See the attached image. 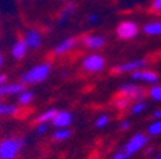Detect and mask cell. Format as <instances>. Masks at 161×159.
Here are the masks:
<instances>
[{
  "mask_svg": "<svg viewBox=\"0 0 161 159\" xmlns=\"http://www.w3.org/2000/svg\"><path fill=\"white\" fill-rule=\"evenodd\" d=\"M25 41L27 44L28 47L31 49H37L40 45H41V36H40V32H37L36 29H31L26 33Z\"/></svg>",
  "mask_w": 161,
  "mask_h": 159,
  "instance_id": "obj_12",
  "label": "cell"
},
{
  "mask_svg": "<svg viewBox=\"0 0 161 159\" xmlns=\"http://www.w3.org/2000/svg\"><path fill=\"white\" fill-rule=\"evenodd\" d=\"M5 82H7V76H5L4 74H2V73H0V85L5 84Z\"/></svg>",
  "mask_w": 161,
  "mask_h": 159,
  "instance_id": "obj_30",
  "label": "cell"
},
{
  "mask_svg": "<svg viewBox=\"0 0 161 159\" xmlns=\"http://www.w3.org/2000/svg\"><path fill=\"white\" fill-rule=\"evenodd\" d=\"M50 74V65L49 64H40L32 68L30 71L23 74L22 82L23 84H37L44 82Z\"/></svg>",
  "mask_w": 161,
  "mask_h": 159,
  "instance_id": "obj_1",
  "label": "cell"
},
{
  "mask_svg": "<svg viewBox=\"0 0 161 159\" xmlns=\"http://www.w3.org/2000/svg\"><path fill=\"white\" fill-rule=\"evenodd\" d=\"M119 93L122 94V95H124V97H127L128 99H136V101H138V102H141V99L143 98V90L141 89L139 87H137V85H134V84H124V85H122L120 87V89H119Z\"/></svg>",
  "mask_w": 161,
  "mask_h": 159,
  "instance_id": "obj_5",
  "label": "cell"
},
{
  "mask_svg": "<svg viewBox=\"0 0 161 159\" xmlns=\"http://www.w3.org/2000/svg\"><path fill=\"white\" fill-rule=\"evenodd\" d=\"M138 33V27L134 22H123L118 26V36L123 39H129L136 37Z\"/></svg>",
  "mask_w": 161,
  "mask_h": 159,
  "instance_id": "obj_6",
  "label": "cell"
},
{
  "mask_svg": "<svg viewBox=\"0 0 161 159\" xmlns=\"http://www.w3.org/2000/svg\"><path fill=\"white\" fill-rule=\"evenodd\" d=\"M108 122H109V116L108 115H101L96 120V126L97 127H104V126L108 125Z\"/></svg>",
  "mask_w": 161,
  "mask_h": 159,
  "instance_id": "obj_24",
  "label": "cell"
},
{
  "mask_svg": "<svg viewBox=\"0 0 161 159\" xmlns=\"http://www.w3.org/2000/svg\"><path fill=\"white\" fill-rule=\"evenodd\" d=\"M47 129H49L47 124H38V126L36 127V131H37V134H40V135H44V134L47 131Z\"/></svg>",
  "mask_w": 161,
  "mask_h": 159,
  "instance_id": "obj_26",
  "label": "cell"
},
{
  "mask_svg": "<svg viewBox=\"0 0 161 159\" xmlns=\"http://www.w3.org/2000/svg\"><path fill=\"white\" fill-rule=\"evenodd\" d=\"M148 132L151 135H160L161 134V120H157L156 122L151 124V126L148 127Z\"/></svg>",
  "mask_w": 161,
  "mask_h": 159,
  "instance_id": "obj_21",
  "label": "cell"
},
{
  "mask_svg": "<svg viewBox=\"0 0 161 159\" xmlns=\"http://www.w3.org/2000/svg\"><path fill=\"white\" fill-rule=\"evenodd\" d=\"M70 130L68 129H59L54 132V139L56 141H63V140H67V139L70 136Z\"/></svg>",
  "mask_w": 161,
  "mask_h": 159,
  "instance_id": "obj_20",
  "label": "cell"
},
{
  "mask_svg": "<svg viewBox=\"0 0 161 159\" xmlns=\"http://www.w3.org/2000/svg\"><path fill=\"white\" fill-rule=\"evenodd\" d=\"M25 90L23 83H13V84H3L0 85V95H13L19 94Z\"/></svg>",
  "mask_w": 161,
  "mask_h": 159,
  "instance_id": "obj_8",
  "label": "cell"
},
{
  "mask_svg": "<svg viewBox=\"0 0 161 159\" xmlns=\"http://www.w3.org/2000/svg\"><path fill=\"white\" fill-rule=\"evenodd\" d=\"M23 146L21 139H4L0 143V159H14Z\"/></svg>",
  "mask_w": 161,
  "mask_h": 159,
  "instance_id": "obj_2",
  "label": "cell"
},
{
  "mask_svg": "<svg viewBox=\"0 0 161 159\" xmlns=\"http://www.w3.org/2000/svg\"><path fill=\"white\" fill-rule=\"evenodd\" d=\"M132 78L134 80H143L146 83H156L158 80L157 74L153 71H134L132 74Z\"/></svg>",
  "mask_w": 161,
  "mask_h": 159,
  "instance_id": "obj_11",
  "label": "cell"
},
{
  "mask_svg": "<svg viewBox=\"0 0 161 159\" xmlns=\"http://www.w3.org/2000/svg\"><path fill=\"white\" fill-rule=\"evenodd\" d=\"M150 97L156 99V101H161V87L156 85L150 89Z\"/></svg>",
  "mask_w": 161,
  "mask_h": 159,
  "instance_id": "obj_22",
  "label": "cell"
},
{
  "mask_svg": "<svg viewBox=\"0 0 161 159\" xmlns=\"http://www.w3.org/2000/svg\"><path fill=\"white\" fill-rule=\"evenodd\" d=\"M74 10H75V4L69 3L68 5H65L64 9L60 12V15H59V23H60V24H63L64 22H67V19L74 13Z\"/></svg>",
  "mask_w": 161,
  "mask_h": 159,
  "instance_id": "obj_15",
  "label": "cell"
},
{
  "mask_svg": "<svg viewBox=\"0 0 161 159\" xmlns=\"http://www.w3.org/2000/svg\"><path fill=\"white\" fill-rule=\"evenodd\" d=\"M152 7H153V9H155V10L161 12V0H155Z\"/></svg>",
  "mask_w": 161,
  "mask_h": 159,
  "instance_id": "obj_28",
  "label": "cell"
},
{
  "mask_svg": "<svg viewBox=\"0 0 161 159\" xmlns=\"http://www.w3.org/2000/svg\"><path fill=\"white\" fill-rule=\"evenodd\" d=\"M75 44H77L75 38H67L55 47V54L56 55H64V54L69 52L75 46Z\"/></svg>",
  "mask_w": 161,
  "mask_h": 159,
  "instance_id": "obj_14",
  "label": "cell"
},
{
  "mask_svg": "<svg viewBox=\"0 0 161 159\" xmlns=\"http://www.w3.org/2000/svg\"><path fill=\"white\" fill-rule=\"evenodd\" d=\"M146 65V61L145 60H134V61H129V63H125V64H122L116 66L114 70L116 73H127V71H134L139 68H142Z\"/></svg>",
  "mask_w": 161,
  "mask_h": 159,
  "instance_id": "obj_10",
  "label": "cell"
},
{
  "mask_svg": "<svg viewBox=\"0 0 161 159\" xmlns=\"http://www.w3.org/2000/svg\"><path fill=\"white\" fill-rule=\"evenodd\" d=\"M27 50H28V46L26 44L25 39H19V41H17L13 47H12V56L15 59V60H21L22 57H25V55L27 54Z\"/></svg>",
  "mask_w": 161,
  "mask_h": 159,
  "instance_id": "obj_9",
  "label": "cell"
},
{
  "mask_svg": "<svg viewBox=\"0 0 161 159\" xmlns=\"http://www.w3.org/2000/svg\"><path fill=\"white\" fill-rule=\"evenodd\" d=\"M3 61H4V59H3V55H2V54H0V66H2V65H3Z\"/></svg>",
  "mask_w": 161,
  "mask_h": 159,
  "instance_id": "obj_33",
  "label": "cell"
},
{
  "mask_svg": "<svg viewBox=\"0 0 161 159\" xmlns=\"http://www.w3.org/2000/svg\"><path fill=\"white\" fill-rule=\"evenodd\" d=\"M0 98H2V95H0Z\"/></svg>",
  "mask_w": 161,
  "mask_h": 159,
  "instance_id": "obj_37",
  "label": "cell"
},
{
  "mask_svg": "<svg viewBox=\"0 0 161 159\" xmlns=\"http://www.w3.org/2000/svg\"><path fill=\"white\" fill-rule=\"evenodd\" d=\"M82 42L86 47L96 50V49H100V47L104 46L105 39L103 37H98V36H86Z\"/></svg>",
  "mask_w": 161,
  "mask_h": 159,
  "instance_id": "obj_13",
  "label": "cell"
},
{
  "mask_svg": "<svg viewBox=\"0 0 161 159\" xmlns=\"http://www.w3.org/2000/svg\"><path fill=\"white\" fill-rule=\"evenodd\" d=\"M145 32L147 34H161V23L160 22H155V23H150L147 26H145Z\"/></svg>",
  "mask_w": 161,
  "mask_h": 159,
  "instance_id": "obj_19",
  "label": "cell"
},
{
  "mask_svg": "<svg viewBox=\"0 0 161 159\" xmlns=\"http://www.w3.org/2000/svg\"><path fill=\"white\" fill-rule=\"evenodd\" d=\"M51 122L54 126L59 129H65L72 122V115L68 111H58Z\"/></svg>",
  "mask_w": 161,
  "mask_h": 159,
  "instance_id": "obj_7",
  "label": "cell"
},
{
  "mask_svg": "<svg viewBox=\"0 0 161 159\" xmlns=\"http://www.w3.org/2000/svg\"><path fill=\"white\" fill-rule=\"evenodd\" d=\"M113 159H129V155H127L123 150H119V151L113 156Z\"/></svg>",
  "mask_w": 161,
  "mask_h": 159,
  "instance_id": "obj_27",
  "label": "cell"
},
{
  "mask_svg": "<svg viewBox=\"0 0 161 159\" xmlns=\"http://www.w3.org/2000/svg\"><path fill=\"white\" fill-rule=\"evenodd\" d=\"M128 105H129V99H128L127 97H123V98H118L116 101H115V106H116L118 108H120V110L125 108Z\"/></svg>",
  "mask_w": 161,
  "mask_h": 159,
  "instance_id": "obj_23",
  "label": "cell"
},
{
  "mask_svg": "<svg viewBox=\"0 0 161 159\" xmlns=\"http://www.w3.org/2000/svg\"><path fill=\"white\" fill-rule=\"evenodd\" d=\"M156 159H161V153H160V155H158V156H157Z\"/></svg>",
  "mask_w": 161,
  "mask_h": 159,
  "instance_id": "obj_35",
  "label": "cell"
},
{
  "mask_svg": "<svg viewBox=\"0 0 161 159\" xmlns=\"http://www.w3.org/2000/svg\"><path fill=\"white\" fill-rule=\"evenodd\" d=\"M60 2H70V0H60Z\"/></svg>",
  "mask_w": 161,
  "mask_h": 159,
  "instance_id": "obj_36",
  "label": "cell"
},
{
  "mask_svg": "<svg viewBox=\"0 0 161 159\" xmlns=\"http://www.w3.org/2000/svg\"><path fill=\"white\" fill-rule=\"evenodd\" d=\"M145 108H146V105H145L143 102H138V103H136V105L132 107V113H133V115H138V113L142 112Z\"/></svg>",
  "mask_w": 161,
  "mask_h": 159,
  "instance_id": "obj_25",
  "label": "cell"
},
{
  "mask_svg": "<svg viewBox=\"0 0 161 159\" xmlns=\"http://www.w3.org/2000/svg\"><path fill=\"white\" fill-rule=\"evenodd\" d=\"M129 126H130V122H128V121H123L120 124V129L122 130H127V129H129Z\"/></svg>",
  "mask_w": 161,
  "mask_h": 159,
  "instance_id": "obj_29",
  "label": "cell"
},
{
  "mask_svg": "<svg viewBox=\"0 0 161 159\" xmlns=\"http://www.w3.org/2000/svg\"><path fill=\"white\" fill-rule=\"evenodd\" d=\"M104 66H105L104 59L98 55H90L83 60V68L91 73H97L100 70H103Z\"/></svg>",
  "mask_w": 161,
  "mask_h": 159,
  "instance_id": "obj_4",
  "label": "cell"
},
{
  "mask_svg": "<svg viewBox=\"0 0 161 159\" xmlns=\"http://www.w3.org/2000/svg\"><path fill=\"white\" fill-rule=\"evenodd\" d=\"M56 112H58L56 110H47V111L42 112L41 115L37 117V122L38 124H46L49 121H53V118H54Z\"/></svg>",
  "mask_w": 161,
  "mask_h": 159,
  "instance_id": "obj_17",
  "label": "cell"
},
{
  "mask_svg": "<svg viewBox=\"0 0 161 159\" xmlns=\"http://www.w3.org/2000/svg\"><path fill=\"white\" fill-rule=\"evenodd\" d=\"M18 112V107L10 103H0V116H12Z\"/></svg>",
  "mask_w": 161,
  "mask_h": 159,
  "instance_id": "obj_16",
  "label": "cell"
},
{
  "mask_svg": "<svg viewBox=\"0 0 161 159\" xmlns=\"http://www.w3.org/2000/svg\"><path fill=\"white\" fill-rule=\"evenodd\" d=\"M151 151H152V148H151V149H147V150H146V153H147V154H150Z\"/></svg>",
  "mask_w": 161,
  "mask_h": 159,
  "instance_id": "obj_34",
  "label": "cell"
},
{
  "mask_svg": "<svg viewBox=\"0 0 161 159\" xmlns=\"http://www.w3.org/2000/svg\"><path fill=\"white\" fill-rule=\"evenodd\" d=\"M147 141H148V139H147V136L146 135H143V134H136L130 140L123 146V151L127 154V155H133L136 151H138V150H141L142 149L146 144H147Z\"/></svg>",
  "mask_w": 161,
  "mask_h": 159,
  "instance_id": "obj_3",
  "label": "cell"
},
{
  "mask_svg": "<svg viewBox=\"0 0 161 159\" xmlns=\"http://www.w3.org/2000/svg\"><path fill=\"white\" fill-rule=\"evenodd\" d=\"M153 117L158 118V120H161V110H157L155 113H153Z\"/></svg>",
  "mask_w": 161,
  "mask_h": 159,
  "instance_id": "obj_31",
  "label": "cell"
},
{
  "mask_svg": "<svg viewBox=\"0 0 161 159\" xmlns=\"http://www.w3.org/2000/svg\"><path fill=\"white\" fill-rule=\"evenodd\" d=\"M32 99H33V93L31 90L25 89L22 93L18 94V102L21 105H28V103L32 102Z\"/></svg>",
  "mask_w": 161,
  "mask_h": 159,
  "instance_id": "obj_18",
  "label": "cell"
},
{
  "mask_svg": "<svg viewBox=\"0 0 161 159\" xmlns=\"http://www.w3.org/2000/svg\"><path fill=\"white\" fill-rule=\"evenodd\" d=\"M88 19H90V22H92V23H93V22H96V21H97V17H96L95 14H91V15L88 17Z\"/></svg>",
  "mask_w": 161,
  "mask_h": 159,
  "instance_id": "obj_32",
  "label": "cell"
}]
</instances>
